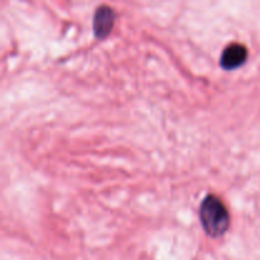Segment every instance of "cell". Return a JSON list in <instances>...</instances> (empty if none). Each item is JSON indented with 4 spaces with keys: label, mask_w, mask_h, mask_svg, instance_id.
Masks as SVG:
<instances>
[{
    "label": "cell",
    "mask_w": 260,
    "mask_h": 260,
    "mask_svg": "<svg viewBox=\"0 0 260 260\" xmlns=\"http://www.w3.org/2000/svg\"><path fill=\"white\" fill-rule=\"evenodd\" d=\"M200 218L203 230L213 239L221 238L230 228V212L223 201L216 194L206 196L200 207Z\"/></svg>",
    "instance_id": "cell-1"
},
{
    "label": "cell",
    "mask_w": 260,
    "mask_h": 260,
    "mask_svg": "<svg viewBox=\"0 0 260 260\" xmlns=\"http://www.w3.org/2000/svg\"><path fill=\"white\" fill-rule=\"evenodd\" d=\"M117 13L113 8L108 5H101L96 8L93 18L94 36L98 40H104L111 35L112 29L116 23Z\"/></svg>",
    "instance_id": "cell-2"
},
{
    "label": "cell",
    "mask_w": 260,
    "mask_h": 260,
    "mask_svg": "<svg viewBox=\"0 0 260 260\" xmlns=\"http://www.w3.org/2000/svg\"><path fill=\"white\" fill-rule=\"evenodd\" d=\"M246 60H248V48L243 43L233 42L222 51L220 63L221 68L231 71L243 66Z\"/></svg>",
    "instance_id": "cell-3"
}]
</instances>
